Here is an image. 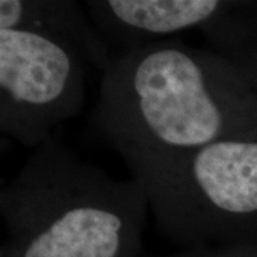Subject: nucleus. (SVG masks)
Here are the masks:
<instances>
[{
    "instance_id": "f257e3e1",
    "label": "nucleus",
    "mask_w": 257,
    "mask_h": 257,
    "mask_svg": "<svg viewBox=\"0 0 257 257\" xmlns=\"http://www.w3.org/2000/svg\"><path fill=\"white\" fill-rule=\"evenodd\" d=\"M96 121L142 180L220 140H257V94L220 55L147 42L101 73Z\"/></svg>"
},
{
    "instance_id": "f03ea898",
    "label": "nucleus",
    "mask_w": 257,
    "mask_h": 257,
    "mask_svg": "<svg viewBox=\"0 0 257 257\" xmlns=\"http://www.w3.org/2000/svg\"><path fill=\"white\" fill-rule=\"evenodd\" d=\"M149 209L135 180L119 182L53 140L39 146L0 196L19 257H120Z\"/></svg>"
},
{
    "instance_id": "7ed1b4c3",
    "label": "nucleus",
    "mask_w": 257,
    "mask_h": 257,
    "mask_svg": "<svg viewBox=\"0 0 257 257\" xmlns=\"http://www.w3.org/2000/svg\"><path fill=\"white\" fill-rule=\"evenodd\" d=\"M136 183L167 231L224 236L257 216V140L211 143Z\"/></svg>"
},
{
    "instance_id": "20e7f679",
    "label": "nucleus",
    "mask_w": 257,
    "mask_h": 257,
    "mask_svg": "<svg viewBox=\"0 0 257 257\" xmlns=\"http://www.w3.org/2000/svg\"><path fill=\"white\" fill-rule=\"evenodd\" d=\"M84 56L70 42L30 29L0 30V130L42 146L83 106Z\"/></svg>"
},
{
    "instance_id": "39448f33",
    "label": "nucleus",
    "mask_w": 257,
    "mask_h": 257,
    "mask_svg": "<svg viewBox=\"0 0 257 257\" xmlns=\"http://www.w3.org/2000/svg\"><path fill=\"white\" fill-rule=\"evenodd\" d=\"M103 26L160 40L190 28H203L224 9L216 0H106L89 2Z\"/></svg>"
},
{
    "instance_id": "423d86ee",
    "label": "nucleus",
    "mask_w": 257,
    "mask_h": 257,
    "mask_svg": "<svg viewBox=\"0 0 257 257\" xmlns=\"http://www.w3.org/2000/svg\"><path fill=\"white\" fill-rule=\"evenodd\" d=\"M30 29L70 42L101 73L110 63L99 36L89 28L73 3L67 2H0V30Z\"/></svg>"
}]
</instances>
